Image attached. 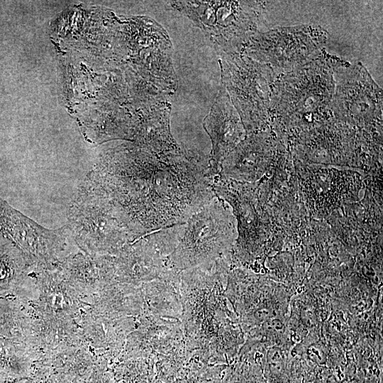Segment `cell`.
<instances>
[{"label":"cell","instance_id":"8","mask_svg":"<svg viewBox=\"0 0 383 383\" xmlns=\"http://www.w3.org/2000/svg\"><path fill=\"white\" fill-rule=\"evenodd\" d=\"M331 104L334 118L346 124L367 126L382 119V90L360 62L343 61L334 71Z\"/></svg>","mask_w":383,"mask_h":383},{"label":"cell","instance_id":"17","mask_svg":"<svg viewBox=\"0 0 383 383\" xmlns=\"http://www.w3.org/2000/svg\"><path fill=\"white\" fill-rule=\"evenodd\" d=\"M30 265L13 244L0 245V292L16 289L25 279Z\"/></svg>","mask_w":383,"mask_h":383},{"label":"cell","instance_id":"16","mask_svg":"<svg viewBox=\"0 0 383 383\" xmlns=\"http://www.w3.org/2000/svg\"><path fill=\"white\" fill-rule=\"evenodd\" d=\"M97 358L87 346L57 350L38 360L58 383H85Z\"/></svg>","mask_w":383,"mask_h":383},{"label":"cell","instance_id":"15","mask_svg":"<svg viewBox=\"0 0 383 383\" xmlns=\"http://www.w3.org/2000/svg\"><path fill=\"white\" fill-rule=\"evenodd\" d=\"M353 130L333 116L305 130L300 146L308 155L326 159H343L349 153Z\"/></svg>","mask_w":383,"mask_h":383},{"label":"cell","instance_id":"10","mask_svg":"<svg viewBox=\"0 0 383 383\" xmlns=\"http://www.w3.org/2000/svg\"><path fill=\"white\" fill-rule=\"evenodd\" d=\"M203 127L211 141L209 163L210 174L214 178L225 158L246 137L240 117L222 85L204 119Z\"/></svg>","mask_w":383,"mask_h":383},{"label":"cell","instance_id":"6","mask_svg":"<svg viewBox=\"0 0 383 383\" xmlns=\"http://www.w3.org/2000/svg\"><path fill=\"white\" fill-rule=\"evenodd\" d=\"M219 64L222 86L238 111L246 134L261 131L270 121L276 74L268 65L241 54L222 57Z\"/></svg>","mask_w":383,"mask_h":383},{"label":"cell","instance_id":"12","mask_svg":"<svg viewBox=\"0 0 383 383\" xmlns=\"http://www.w3.org/2000/svg\"><path fill=\"white\" fill-rule=\"evenodd\" d=\"M275 142L270 133L259 131L248 135L225 158L220 173L234 180L257 179L270 162Z\"/></svg>","mask_w":383,"mask_h":383},{"label":"cell","instance_id":"7","mask_svg":"<svg viewBox=\"0 0 383 383\" xmlns=\"http://www.w3.org/2000/svg\"><path fill=\"white\" fill-rule=\"evenodd\" d=\"M328 38V33L319 26L280 27L256 33L245 44L240 54L268 65L277 76L313 59Z\"/></svg>","mask_w":383,"mask_h":383},{"label":"cell","instance_id":"3","mask_svg":"<svg viewBox=\"0 0 383 383\" xmlns=\"http://www.w3.org/2000/svg\"><path fill=\"white\" fill-rule=\"evenodd\" d=\"M67 217L69 234L89 255H113L137 240L91 173L70 204Z\"/></svg>","mask_w":383,"mask_h":383},{"label":"cell","instance_id":"13","mask_svg":"<svg viewBox=\"0 0 383 383\" xmlns=\"http://www.w3.org/2000/svg\"><path fill=\"white\" fill-rule=\"evenodd\" d=\"M131 140L157 155L180 152L183 148L173 138L170 131L171 105L161 101L138 109Z\"/></svg>","mask_w":383,"mask_h":383},{"label":"cell","instance_id":"11","mask_svg":"<svg viewBox=\"0 0 383 383\" xmlns=\"http://www.w3.org/2000/svg\"><path fill=\"white\" fill-rule=\"evenodd\" d=\"M58 266L68 283L84 299L114 282L113 257L111 255L79 251L67 255Z\"/></svg>","mask_w":383,"mask_h":383},{"label":"cell","instance_id":"5","mask_svg":"<svg viewBox=\"0 0 383 383\" xmlns=\"http://www.w3.org/2000/svg\"><path fill=\"white\" fill-rule=\"evenodd\" d=\"M234 232L233 216L215 195L179 224L177 241L169 257L172 270L212 262L232 243Z\"/></svg>","mask_w":383,"mask_h":383},{"label":"cell","instance_id":"1","mask_svg":"<svg viewBox=\"0 0 383 383\" xmlns=\"http://www.w3.org/2000/svg\"><path fill=\"white\" fill-rule=\"evenodd\" d=\"M138 239L184 222L215 194L209 158L157 155L136 144L107 151L91 173Z\"/></svg>","mask_w":383,"mask_h":383},{"label":"cell","instance_id":"9","mask_svg":"<svg viewBox=\"0 0 383 383\" xmlns=\"http://www.w3.org/2000/svg\"><path fill=\"white\" fill-rule=\"evenodd\" d=\"M0 233L24 255L29 265L55 268L65 259L66 226L45 228L0 199Z\"/></svg>","mask_w":383,"mask_h":383},{"label":"cell","instance_id":"4","mask_svg":"<svg viewBox=\"0 0 383 383\" xmlns=\"http://www.w3.org/2000/svg\"><path fill=\"white\" fill-rule=\"evenodd\" d=\"M170 4L202 30L221 57L240 54L257 33L261 2L176 1Z\"/></svg>","mask_w":383,"mask_h":383},{"label":"cell","instance_id":"2","mask_svg":"<svg viewBox=\"0 0 383 383\" xmlns=\"http://www.w3.org/2000/svg\"><path fill=\"white\" fill-rule=\"evenodd\" d=\"M343 60L321 50L304 65L277 77L272 89L270 120L309 127L333 116L334 71Z\"/></svg>","mask_w":383,"mask_h":383},{"label":"cell","instance_id":"14","mask_svg":"<svg viewBox=\"0 0 383 383\" xmlns=\"http://www.w3.org/2000/svg\"><path fill=\"white\" fill-rule=\"evenodd\" d=\"M31 318L28 345L38 360L67 348L86 346L77 321L50 316Z\"/></svg>","mask_w":383,"mask_h":383},{"label":"cell","instance_id":"18","mask_svg":"<svg viewBox=\"0 0 383 383\" xmlns=\"http://www.w3.org/2000/svg\"><path fill=\"white\" fill-rule=\"evenodd\" d=\"M103 359H98L94 368L85 383H112L109 375L104 372Z\"/></svg>","mask_w":383,"mask_h":383}]
</instances>
